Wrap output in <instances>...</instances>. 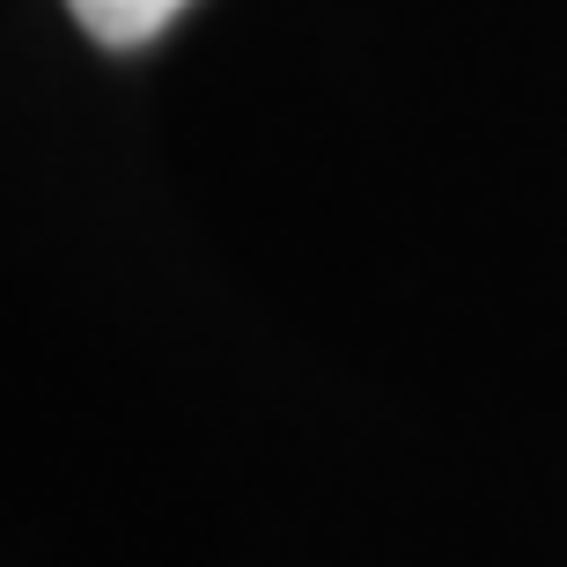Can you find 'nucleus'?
I'll return each mask as SVG.
<instances>
[{
	"label": "nucleus",
	"instance_id": "obj_1",
	"mask_svg": "<svg viewBox=\"0 0 567 567\" xmlns=\"http://www.w3.org/2000/svg\"><path fill=\"white\" fill-rule=\"evenodd\" d=\"M66 8L96 44H147V38H163L192 0H66Z\"/></svg>",
	"mask_w": 567,
	"mask_h": 567
}]
</instances>
